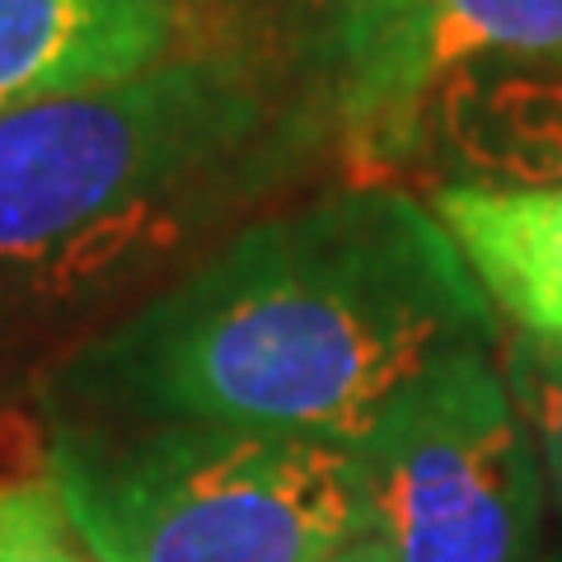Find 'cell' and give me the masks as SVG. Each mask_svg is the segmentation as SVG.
<instances>
[{
    "instance_id": "obj_12",
    "label": "cell",
    "mask_w": 562,
    "mask_h": 562,
    "mask_svg": "<svg viewBox=\"0 0 562 562\" xmlns=\"http://www.w3.org/2000/svg\"><path fill=\"white\" fill-rule=\"evenodd\" d=\"M328 562H394V558H390V549H384L375 535H366V539H357V543H347L342 553H333Z\"/></svg>"
},
{
    "instance_id": "obj_1",
    "label": "cell",
    "mask_w": 562,
    "mask_h": 562,
    "mask_svg": "<svg viewBox=\"0 0 562 562\" xmlns=\"http://www.w3.org/2000/svg\"><path fill=\"white\" fill-rule=\"evenodd\" d=\"M497 347V310L403 188L357 183L239 225L43 375L47 417H198L357 446L422 375Z\"/></svg>"
},
{
    "instance_id": "obj_7",
    "label": "cell",
    "mask_w": 562,
    "mask_h": 562,
    "mask_svg": "<svg viewBox=\"0 0 562 562\" xmlns=\"http://www.w3.org/2000/svg\"><path fill=\"white\" fill-rule=\"evenodd\" d=\"M436 132L469 188H562V61H483L431 94L417 146Z\"/></svg>"
},
{
    "instance_id": "obj_6",
    "label": "cell",
    "mask_w": 562,
    "mask_h": 562,
    "mask_svg": "<svg viewBox=\"0 0 562 562\" xmlns=\"http://www.w3.org/2000/svg\"><path fill=\"white\" fill-rule=\"evenodd\" d=\"M173 0H0V117L160 66Z\"/></svg>"
},
{
    "instance_id": "obj_9",
    "label": "cell",
    "mask_w": 562,
    "mask_h": 562,
    "mask_svg": "<svg viewBox=\"0 0 562 562\" xmlns=\"http://www.w3.org/2000/svg\"><path fill=\"white\" fill-rule=\"evenodd\" d=\"M502 375L543 469V487L562 516V342L516 333L502 347Z\"/></svg>"
},
{
    "instance_id": "obj_2",
    "label": "cell",
    "mask_w": 562,
    "mask_h": 562,
    "mask_svg": "<svg viewBox=\"0 0 562 562\" xmlns=\"http://www.w3.org/2000/svg\"><path fill=\"white\" fill-rule=\"evenodd\" d=\"M262 132L249 70L216 57L0 117V357H61L198 268L239 231Z\"/></svg>"
},
{
    "instance_id": "obj_4",
    "label": "cell",
    "mask_w": 562,
    "mask_h": 562,
    "mask_svg": "<svg viewBox=\"0 0 562 562\" xmlns=\"http://www.w3.org/2000/svg\"><path fill=\"white\" fill-rule=\"evenodd\" d=\"M371 535L394 562H539L543 469L492 351H464L361 436Z\"/></svg>"
},
{
    "instance_id": "obj_8",
    "label": "cell",
    "mask_w": 562,
    "mask_h": 562,
    "mask_svg": "<svg viewBox=\"0 0 562 562\" xmlns=\"http://www.w3.org/2000/svg\"><path fill=\"white\" fill-rule=\"evenodd\" d=\"M431 211L492 310L520 333L562 342V188L441 183L431 192Z\"/></svg>"
},
{
    "instance_id": "obj_11",
    "label": "cell",
    "mask_w": 562,
    "mask_h": 562,
    "mask_svg": "<svg viewBox=\"0 0 562 562\" xmlns=\"http://www.w3.org/2000/svg\"><path fill=\"white\" fill-rule=\"evenodd\" d=\"M310 5L328 29V47L338 57V76H342L347 66H357L366 52H375L390 38L422 0H310Z\"/></svg>"
},
{
    "instance_id": "obj_13",
    "label": "cell",
    "mask_w": 562,
    "mask_h": 562,
    "mask_svg": "<svg viewBox=\"0 0 562 562\" xmlns=\"http://www.w3.org/2000/svg\"><path fill=\"white\" fill-rule=\"evenodd\" d=\"M539 562H562V543H558V549H549V553H543Z\"/></svg>"
},
{
    "instance_id": "obj_5",
    "label": "cell",
    "mask_w": 562,
    "mask_h": 562,
    "mask_svg": "<svg viewBox=\"0 0 562 562\" xmlns=\"http://www.w3.org/2000/svg\"><path fill=\"white\" fill-rule=\"evenodd\" d=\"M483 61H562V0H422L338 76L347 146L361 160L417 150L431 94Z\"/></svg>"
},
{
    "instance_id": "obj_10",
    "label": "cell",
    "mask_w": 562,
    "mask_h": 562,
    "mask_svg": "<svg viewBox=\"0 0 562 562\" xmlns=\"http://www.w3.org/2000/svg\"><path fill=\"white\" fill-rule=\"evenodd\" d=\"M0 562H99L52 479L0 483Z\"/></svg>"
},
{
    "instance_id": "obj_3",
    "label": "cell",
    "mask_w": 562,
    "mask_h": 562,
    "mask_svg": "<svg viewBox=\"0 0 562 562\" xmlns=\"http://www.w3.org/2000/svg\"><path fill=\"white\" fill-rule=\"evenodd\" d=\"M47 479L99 562H328L371 535L342 441L198 417H47Z\"/></svg>"
}]
</instances>
